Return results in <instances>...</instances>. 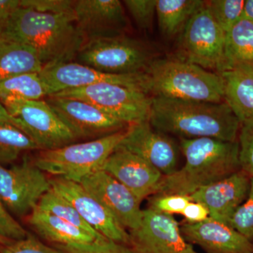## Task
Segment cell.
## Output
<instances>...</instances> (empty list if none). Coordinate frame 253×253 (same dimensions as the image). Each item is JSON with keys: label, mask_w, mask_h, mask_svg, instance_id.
Returning a JSON list of instances; mask_svg holds the SVG:
<instances>
[{"label": "cell", "mask_w": 253, "mask_h": 253, "mask_svg": "<svg viewBox=\"0 0 253 253\" xmlns=\"http://www.w3.org/2000/svg\"><path fill=\"white\" fill-rule=\"evenodd\" d=\"M181 214L184 216L186 222L190 224L202 222L210 217L207 208L204 205L195 201H191Z\"/></svg>", "instance_id": "cell-38"}, {"label": "cell", "mask_w": 253, "mask_h": 253, "mask_svg": "<svg viewBox=\"0 0 253 253\" xmlns=\"http://www.w3.org/2000/svg\"><path fill=\"white\" fill-rule=\"evenodd\" d=\"M149 123L156 130L180 139L209 137L237 141L241 123L221 103L184 101L153 96Z\"/></svg>", "instance_id": "cell-1"}, {"label": "cell", "mask_w": 253, "mask_h": 253, "mask_svg": "<svg viewBox=\"0 0 253 253\" xmlns=\"http://www.w3.org/2000/svg\"><path fill=\"white\" fill-rule=\"evenodd\" d=\"M40 76L49 89V96L68 89H78L100 83H113L136 88L149 94L145 72L109 74L81 63L69 61L44 66Z\"/></svg>", "instance_id": "cell-11"}, {"label": "cell", "mask_w": 253, "mask_h": 253, "mask_svg": "<svg viewBox=\"0 0 253 253\" xmlns=\"http://www.w3.org/2000/svg\"><path fill=\"white\" fill-rule=\"evenodd\" d=\"M118 147L142 158L163 176L177 170L178 151L175 144L168 134L154 129L149 121L129 126L126 136Z\"/></svg>", "instance_id": "cell-16"}, {"label": "cell", "mask_w": 253, "mask_h": 253, "mask_svg": "<svg viewBox=\"0 0 253 253\" xmlns=\"http://www.w3.org/2000/svg\"><path fill=\"white\" fill-rule=\"evenodd\" d=\"M225 32L211 16L204 4L189 20L178 39L179 59L210 71H225Z\"/></svg>", "instance_id": "cell-7"}, {"label": "cell", "mask_w": 253, "mask_h": 253, "mask_svg": "<svg viewBox=\"0 0 253 253\" xmlns=\"http://www.w3.org/2000/svg\"><path fill=\"white\" fill-rule=\"evenodd\" d=\"M126 129L94 140L41 151L33 162L44 173L80 183L101 170L105 161L124 139Z\"/></svg>", "instance_id": "cell-5"}, {"label": "cell", "mask_w": 253, "mask_h": 253, "mask_svg": "<svg viewBox=\"0 0 253 253\" xmlns=\"http://www.w3.org/2000/svg\"><path fill=\"white\" fill-rule=\"evenodd\" d=\"M43 67L31 46L4 34L0 36V82L23 73H40Z\"/></svg>", "instance_id": "cell-23"}, {"label": "cell", "mask_w": 253, "mask_h": 253, "mask_svg": "<svg viewBox=\"0 0 253 253\" xmlns=\"http://www.w3.org/2000/svg\"><path fill=\"white\" fill-rule=\"evenodd\" d=\"M51 188L49 178L28 157L11 168L0 165V201L12 215L27 217Z\"/></svg>", "instance_id": "cell-9"}, {"label": "cell", "mask_w": 253, "mask_h": 253, "mask_svg": "<svg viewBox=\"0 0 253 253\" xmlns=\"http://www.w3.org/2000/svg\"><path fill=\"white\" fill-rule=\"evenodd\" d=\"M1 103L21 123L23 131L38 150L59 149L77 140L46 100H7Z\"/></svg>", "instance_id": "cell-10"}, {"label": "cell", "mask_w": 253, "mask_h": 253, "mask_svg": "<svg viewBox=\"0 0 253 253\" xmlns=\"http://www.w3.org/2000/svg\"><path fill=\"white\" fill-rule=\"evenodd\" d=\"M151 96L184 101L224 102V82L219 73L176 57L156 59L145 71Z\"/></svg>", "instance_id": "cell-4"}, {"label": "cell", "mask_w": 253, "mask_h": 253, "mask_svg": "<svg viewBox=\"0 0 253 253\" xmlns=\"http://www.w3.org/2000/svg\"><path fill=\"white\" fill-rule=\"evenodd\" d=\"M229 226L253 243V178L247 199L233 214Z\"/></svg>", "instance_id": "cell-31"}, {"label": "cell", "mask_w": 253, "mask_h": 253, "mask_svg": "<svg viewBox=\"0 0 253 253\" xmlns=\"http://www.w3.org/2000/svg\"><path fill=\"white\" fill-rule=\"evenodd\" d=\"M80 184L104 206L116 220L129 231L140 226L141 201L127 188L103 170L92 173Z\"/></svg>", "instance_id": "cell-15"}, {"label": "cell", "mask_w": 253, "mask_h": 253, "mask_svg": "<svg viewBox=\"0 0 253 253\" xmlns=\"http://www.w3.org/2000/svg\"><path fill=\"white\" fill-rule=\"evenodd\" d=\"M76 23L84 42L124 34L127 20L119 0H77Z\"/></svg>", "instance_id": "cell-17"}, {"label": "cell", "mask_w": 253, "mask_h": 253, "mask_svg": "<svg viewBox=\"0 0 253 253\" xmlns=\"http://www.w3.org/2000/svg\"><path fill=\"white\" fill-rule=\"evenodd\" d=\"M180 149L185 165L172 174L163 176L154 195L189 196L241 169L238 141L209 137L180 139Z\"/></svg>", "instance_id": "cell-2"}, {"label": "cell", "mask_w": 253, "mask_h": 253, "mask_svg": "<svg viewBox=\"0 0 253 253\" xmlns=\"http://www.w3.org/2000/svg\"><path fill=\"white\" fill-rule=\"evenodd\" d=\"M245 0H211L206 5L211 16L224 32L242 18Z\"/></svg>", "instance_id": "cell-29"}, {"label": "cell", "mask_w": 253, "mask_h": 253, "mask_svg": "<svg viewBox=\"0 0 253 253\" xmlns=\"http://www.w3.org/2000/svg\"><path fill=\"white\" fill-rule=\"evenodd\" d=\"M251 178L240 169L225 179L201 188L189 196L207 208L210 218L229 225V221L249 196Z\"/></svg>", "instance_id": "cell-18"}, {"label": "cell", "mask_w": 253, "mask_h": 253, "mask_svg": "<svg viewBox=\"0 0 253 253\" xmlns=\"http://www.w3.org/2000/svg\"><path fill=\"white\" fill-rule=\"evenodd\" d=\"M12 241H11V240L6 239V238L4 237V236L0 235V247L9 244L10 243L12 242Z\"/></svg>", "instance_id": "cell-42"}, {"label": "cell", "mask_w": 253, "mask_h": 253, "mask_svg": "<svg viewBox=\"0 0 253 253\" xmlns=\"http://www.w3.org/2000/svg\"><path fill=\"white\" fill-rule=\"evenodd\" d=\"M76 59L101 72L125 75L145 72L155 58L144 42L123 34L84 42Z\"/></svg>", "instance_id": "cell-6"}, {"label": "cell", "mask_w": 253, "mask_h": 253, "mask_svg": "<svg viewBox=\"0 0 253 253\" xmlns=\"http://www.w3.org/2000/svg\"><path fill=\"white\" fill-rule=\"evenodd\" d=\"M204 2L201 0H157L156 15L161 33L168 38L180 36Z\"/></svg>", "instance_id": "cell-25"}, {"label": "cell", "mask_w": 253, "mask_h": 253, "mask_svg": "<svg viewBox=\"0 0 253 253\" xmlns=\"http://www.w3.org/2000/svg\"><path fill=\"white\" fill-rule=\"evenodd\" d=\"M242 18L253 22V0L245 1Z\"/></svg>", "instance_id": "cell-41"}, {"label": "cell", "mask_w": 253, "mask_h": 253, "mask_svg": "<svg viewBox=\"0 0 253 253\" xmlns=\"http://www.w3.org/2000/svg\"><path fill=\"white\" fill-rule=\"evenodd\" d=\"M238 138L240 168L253 178V124L241 125Z\"/></svg>", "instance_id": "cell-34"}, {"label": "cell", "mask_w": 253, "mask_h": 253, "mask_svg": "<svg viewBox=\"0 0 253 253\" xmlns=\"http://www.w3.org/2000/svg\"><path fill=\"white\" fill-rule=\"evenodd\" d=\"M225 71L253 68V22L241 18L225 33Z\"/></svg>", "instance_id": "cell-24"}, {"label": "cell", "mask_w": 253, "mask_h": 253, "mask_svg": "<svg viewBox=\"0 0 253 253\" xmlns=\"http://www.w3.org/2000/svg\"><path fill=\"white\" fill-rule=\"evenodd\" d=\"M72 0H20V6L49 14H75Z\"/></svg>", "instance_id": "cell-36"}, {"label": "cell", "mask_w": 253, "mask_h": 253, "mask_svg": "<svg viewBox=\"0 0 253 253\" xmlns=\"http://www.w3.org/2000/svg\"><path fill=\"white\" fill-rule=\"evenodd\" d=\"M0 253H68L54 247L46 246L28 233L24 239L17 240L0 248Z\"/></svg>", "instance_id": "cell-35"}, {"label": "cell", "mask_w": 253, "mask_h": 253, "mask_svg": "<svg viewBox=\"0 0 253 253\" xmlns=\"http://www.w3.org/2000/svg\"><path fill=\"white\" fill-rule=\"evenodd\" d=\"M38 207L42 211L51 213L72 225L85 231L96 239L102 236L84 221L77 210L67 199L51 188L43 195L38 203Z\"/></svg>", "instance_id": "cell-27"}, {"label": "cell", "mask_w": 253, "mask_h": 253, "mask_svg": "<svg viewBox=\"0 0 253 253\" xmlns=\"http://www.w3.org/2000/svg\"><path fill=\"white\" fill-rule=\"evenodd\" d=\"M26 221L38 235L52 246L90 244L97 239L61 218L42 211L38 206L26 217Z\"/></svg>", "instance_id": "cell-22"}, {"label": "cell", "mask_w": 253, "mask_h": 253, "mask_svg": "<svg viewBox=\"0 0 253 253\" xmlns=\"http://www.w3.org/2000/svg\"><path fill=\"white\" fill-rule=\"evenodd\" d=\"M51 189L68 200L84 221L101 235L130 246V236L113 214L80 183L49 178Z\"/></svg>", "instance_id": "cell-14"}, {"label": "cell", "mask_w": 253, "mask_h": 253, "mask_svg": "<svg viewBox=\"0 0 253 253\" xmlns=\"http://www.w3.org/2000/svg\"><path fill=\"white\" fill-rule=\"evenodd\" d=\"M46 101L76 139L94 140L129 126L86 101L56 96Z\"/></svg>", "instance_id": "cell-12"}, {"label": "cell", "mask_w": 253, "mask_h": 253, "mask_svg": "<svg viewBox=\"0 0 253 253\" xmlns=\"http://www.w3.org/2000/svg\"><path fill=\"white\" fill-rule=\"evenodd\" d=\"M49 96V89L40 73L17 75L0 82V101H37Z\"/></svg>", "instance_id": "cell-26"}, {"label": "cell", "mask_w": 253, "mask_h": 253, "mask_svg": "<svg viewBox=\"0 0 253 253\" xmlns=\"http://www.w3.org/2000/svg\"><path fill=\"white\" fill-rule=\"evenodd\" d=\"M38 149L31 138L14 125L0 123V165L14 162L23 153Z\"/></svg>", "instance_id": "cell-28"}, {"label": "cell", "mask_w": 253, "mask_h": 253, "mask_svg": "<svg viewBox=\"0 0 253 253\" xmlns=\"http://www.w3.org/2000/svg\"><path fill=\"white\" fill-rule=\"evenodd\" d=\"M0 123H11V124L14 125L15 126H17L23 131V127L21 123L10 114L9 111H7V109H6V107L1 101H0Z\"/></svg>", "instance_id": "cell-40"}, {"label": "cell", "mask_w": 253, "mask_h": 253, "mask_svg": "<svg viewBox=\"0 0 253 253\" xmlns=\"http://www.w3.org/2000/svg\"><path fill=\"white\" fill-rule=\"evenodd\" d=\"M101 170L127 188L141 202L155 194L163 176L142 158L118 146L105 161Z\"/></svg>", "instance_id": "cell-19"}, {"label": "cell", "mask_w": 253, "mask_h": 253, "mask_svg": "<svg viewBox=\"0 0 253 253\" xmlns=\"http://www.w3.org/2000/svg\"><path fill=\"white\" fill-rule=\"evenodd\" d=\"M51 96L86 101L128 126L149 121L153 101L146 91L113 83L68 89Z\"/></svg>", "instance_id": "cell-8"}, {"label": "cell", "mask_w": 253, "mask_h": 253, "mask_svg": "<svg viewBox=\"0 0 253 253\" xmlns=\"http://www.w3.org/2000/svg\"><path fill=\"white\" fill-rule=\"evenodd\" d=\"M52 246L68 253H137L131 246L116 242L104 236L90 244L54 245Z\"/></svg>", "instance_id": "cell-30"}, {"label": "cell", "mask_w": 253, "mask_h": 253, "mask_svg": "<svg viewBox=\"0 0 253 253\" xmlns=\"http://www.w3.org/2000/svg\"><path fill=\"white\" fill-rule=\"evenodd\" d=\"M220 75L224 101L241 125L253 124V68H235Z\"/></svg>", "instance_id": "cell-21"}, {"label": "cell", "mask_w": 253, "mask_h": 253, "mask_svg": "<svg viewBox=\"0 0 253 253\" xmlns=\"http://www.w3.org/2000/svg\"><path fill=\"white\" fill-rule=\"evenodd\" d=\"M157 0H126L123 4L130 13L139 29L148 31L152 27L156 14Z\"/></svg>", "instance_id": "cell-32"}, {"label": "cell", "mask_w": 253, "mask_h": 253, "mask_svg": "<svg viewBox=\"0 0 253 253\" xmlns=\"http://www.w3.org/2000/svg\"><path fill=\"white\" fill-rule=\"evenodd\" d=\"M2 34L31 46L44 66L69 62L84 43L75 14L39 12L21 6Z\"/></svg>", "instance_id": "cell-3"}, {"label": "cell", "mask_w": 253, "mask_h": 253, "mask_svg": "<svg viewBox=\"0 0 253 253\" xmlns=\"http://www.w3.org/2000/svg\"><path fill=\"white\" fill-rule=\"evenodd\" d=\"M28 232L7 211L0 201V235L11 241L24 239Z\"/></svg>", "instance_id": "cell-37"}, {"label": "cell", "mask_w": 253, "mask_h": 253, "mask_svg": "<svg viewBox=\"0 0 253 253\" xmlns=\"http://www.w3.org/2000/svg\"><path fill=\"white\" fill-rule=\"evenodd\" d=\"M129 234L137 253H199L184 239L173 215L149 208L143 211L140 226Z\"/></svg>", "instance_id": "cell-13"}, {"label": "cell", "mask_w": 253, "mask_h": 253, "mask_svg": "<svg viewBox=\"0 0 253 253\" xmlns=\"http://www.w3.org/2000/svg\"><path fill=\"white\" fill-rule=\"evenodd\" d=\"M189 196L178 194L153 195L149 199V208L165 214H181L191 202Z\"/></svg>", "instance_id": "cell-33"}, {"label": "cell", "mask_w": 253, "mask_h": 253, "mask_svg": "<svg viewBox=\"0 0 253 253\" xmlns=\"http://www.w3.org/2000/svg\"><path fill=\"white\" fill-rule=\"evenodd\" d=\"M20 6V0H0V36L4 33L13 13Z\"/></svg>", "instance_id": "cell-39"}, {"label": "cell", "mask_w": 253, "mask_h": 253, "mask_svg": "<svg viewBox=\"0 0 253 253\" xmlns=\"http://www.w3.org/2000/svg\"><path fill=\"white\" fill-rule=\"evenodd\" d=\"M181 234L190 244L206 253H253V243L231 226L208 218L202 222L180 226Z\"/></svg>", "instance_id": "cell-20"}]
</instances>
